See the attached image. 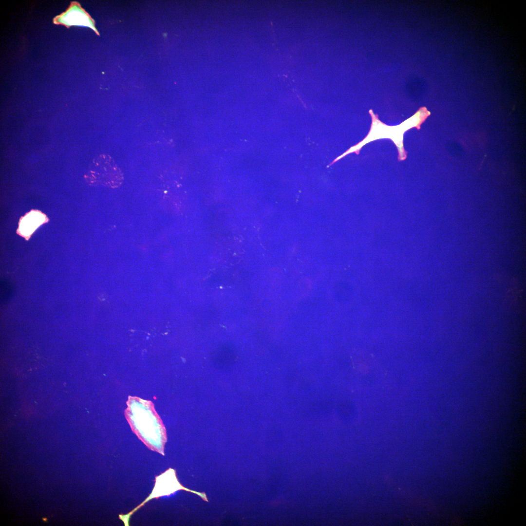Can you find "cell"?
Instances as JSON below:
<instances>
[{
	"instance_id": "6",
	"label": "cell",
	"mask_w": 526,
	"mask_h": 526,
	"mask_svg": "<svg viewBox=\"0 0 526 526\" xmlns=\"http://www.w3.org/2000/svg\"><path fill=\"white\" fill-rule=\"evenodd\" d=\"M14 292L12 284L2 282L0 284V300L2 303L6 302L12 297Z\"/></svg>"
},
{
	"instance_id": "2",
	"label": "cell",
	"mask_w": 526,
	"mask_h": 526,
	"mask_svg": "<svg viewBox=\"0 0 526 526\" xmlns=\"http://www.w3.org/2000/svg\"><path fill=\"white\" fill-rule=\"evenodd\" d=\"M369 113L372 118V124L369 132L367 136L360 142L350 147L342 154L335 158L327 168L341 159L345 156L351 153H356L358 154L361 149L366 144L373 141L380 139H390L397 148L398 155V160L403 161L407 158V152L405 150L403 145V136L404 133L409 130L416 128L419 130L421 125L431 114V113L425 107H421L411 117L395 126H388L382 122L378 115L375 114L372 109Z\"/></svg>"
},
{
	"instance_id": "3",
	"label": "cell",
	"mask_w": 526,
	"mask_h": 526,
	"mask_svg": "<svg viewBox=\"0 0 526 526\" xmlns=\"http://www.w3.org/2000/svg\"><path fill=\"white\" fill-rule=\"evenodd\" d=\"M85 179L91 185L116 188L122 184L124 177L121 170L113 158L104 153L93 160Z\"/></svg>"
},
{
	"instance_id": "1",
	"label": "cell",
	"mask_w": 526,
	"mask_h": 526,
	"mask_svg": "<svg viewBox=\"0 0 526 526\" xmlns=\"http://www.w3.org/2000/svg\"><path fill=\"white\" fill-rule=\"evenodd\" d=\"M125 415L132 431L150 448L164 455L165 428L152 403L129 396Z\"/></svg>"
},
{
	"instance_id": "7",
	"label": "cell",
	"mask_w": 526,
	"mask_h": 526,
	"mask_svg": "<svg viewBox=\"0 0 526 526\" xmlns=\"http://www.w3.org/2000/svg\"><path fill=\"white\" fill-rule=\"evenodd\" d=\"M369 358L363 355V357H355L354 360L355 367L360 371L367 370L369 367L368 363L369 362Z\"/></svg>"
},
{
	"instance_id": "5",
	"label": "cell",
	"mask_w": 526,
	"mask_h": 526,
	"mask_svg": "<svg viewBox=\"0 0 526 526\" xmlns=\"http://www.w3.org/2000/svg\"><path fill=\"white\" fill-rule=\"evenodd\" d=\"M44 220L43 216L38 212H32L23 219L20 230L24 235L30 234Z\"/></svg>"
},
{
	"instance_id": "4",
	"label": "cell",
	"mask_w": 526,
	"mask_h": 526,
	"mask_svg": "<svg viewBox=\"0 0 526 526\" xmlns=\"http://www.w3.org/2000/svg\"><path fill=\"white\" fill-rule=\"evenodd\" d=\"M54 22L56 24H63L67 27L72 25H79L88 26L94 29L96 32L94 26V20L84 10L80 7V5L76 2V9L74 10L73 4L71 3L67 10L61 15L56 17L54 19Z\"/></svg>"
}]
</instances>
